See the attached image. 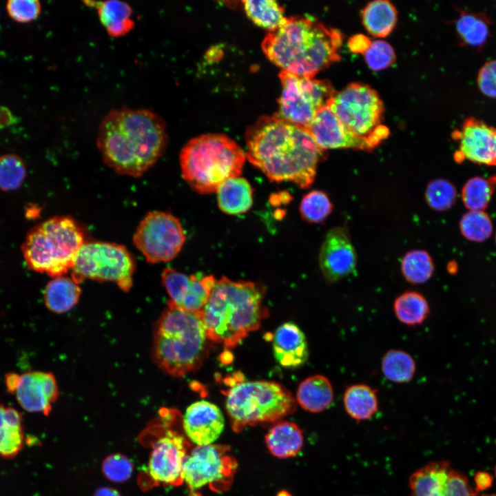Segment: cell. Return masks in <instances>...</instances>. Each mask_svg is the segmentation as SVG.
Instances as JSON below:
<instances>
[{
	"label": "cell",
	"mask_w": 496,
	"mask_h": 496,
	"mask_svg": "<svg viewBox=\"0 0 496 496\" xmlns=\"http://www.w3.org/2000/svg\"><path fill=\"white\" fill-rule=\"evenodd\" d=\"M249 161L271 182H291L306 189L314 182L324 151L308 130L276 116H262L245 135Z\"/></svg>",
	"instance_id": "1"
},
{
	"label": "cell",
	"mask_w": 496,
	"mask_h": 496,
	"mask_svg": "<svg viewBox=\"0 0 496 496\" xmlns=\"http://www.w3.org/2000/svg\"><path fill=\"white\" fill-rule=\"evenodd\" d=\"M168 137L165 121L147 109L123 107L110 111L101 121L96 138L105 163L116 172L138 177L163 155Z\"/></svg>",
	"instance_id": "2"
},
{
	"label": "cell",
	"mask_w": 496,
	"mask_h": 496,
	"mask_svg": "<svg viewBox=\"0 0 496 496\" xmlns=\"http://www.w3.org/2000/svg\"><path fill=\"white\" fill-rule=\"evenodd\" d=\"M342 34L309 17H291L262 43L266 56L281 70L313 78L340 60Z\"/></svg>",
	"instance_id": "3"
},
{
	"label": "cell",
	"mask_w": 496,
	"mask_h": 496,
	"mask_svg": "<svg viewBox=\"0 0 496 496\" xmlns=\"http://www.w3.org/2000/svg\"><path fill=\"white\" fill-rule=\"evenodd\" d=\"M265 293L260 282L234 281L225 276L216 280L202 310L209 340L232 349L258 329L269 316Z\"/></svg>",
	"instance_id": "4"
},
{
	"label": "cell",
	"mask_w": 496,
	"mask_h": 496,
	"mask_svg": "<svg viewBox=\"0 0 496 496\" xmlns=\"http://www.w3.org/2000/svg\"><path fill=\"white\" fill-rule=\"evenodd\" d=\"M211 342L202 311H187L169 302L155 326L153 358L166 373L182 377L201 366Z\"/></svg>",
	"instance_id": "5"
},
{
	"label": "cell",
	"mask_w": 496,
	"mask_h": 496,
	"mask_svg": "<svg viewBox=\"0 0 496 496\" xmlns=\"http://www.w3.org/2000/svg\"><path fill=\"white\" fill-rule=\"evenodd\" d=\"M246 155L232 139L221 134H207L189 140L179 161L183 179L196 192H216L225 180L242 173Z\"/></svg>",
	"instance_id": "6"
},
{
	"label": "cell",
	"mask_w": 496,
	"mask_h": 496,
	"mask_svg": "<svg viewBox=\"0 0 496 496\" xmlns=\"http://www.w3.org/2000/svg\"><path fill=\"white\" fill-rule=\"evenodd\" d=\"M84 243L83 232L72 218L54 216L29 231L22 251L30 269L56 278L72 269Z\"/></svg>",
	"instance_id": "7"
},
{
	"label": "cell",
	"mask_w": 496,
	"mask_h": 496,
	"mask_svg": "<svg viewBox=\"0 0 496 496\" xmlns=\"http://www.w3.org/2000/svg\"><path fill=\"white\" fill-rule=\"evenodd\" d=\"M225 395L226 409L236 432L247 425L277 422L296 407L291 393L273 381H238Z\"/></svg>",
	"instance_id": "8"
},
{
	"label": "cell",
	"mask_w": 496,
	"mask_h": 496,
	"mask_svg": "<svg viewBox=\"0 0 496 496\" xmlns=\"http://www.w3.org/2000/svg\"><path fill=\"white\" fill-rule=\"evenodd\" d=\"M328 105L353 134L367 143L371 151L389 136V128L382 123L383 103L368 85L350 83L335 92Z\"/></svg>",
	"instance_id": "9"
},
{
	"label": "cell",
	"mask_w": 496,
	"mask_h": 496,
	"mask_svg": "<svg viewBox=\"0 0 496 496\" xmlns=\"http://www.w3.org/2000/svg\"><path fill=\"white\" fill-rule=\"evenodd\" d=\"M72 278L115 282L127 291L132 286L135 261L123 245L106 242H85L74 262Z\"/></svg>",
	"instance_id": "10"
},
{
	"label": "cell",
	"mask_w": 496,
	"mask_h": 496,
	"mask_svg": "<svg viewBox=\"0 0 496 496\" xmlns=\"http://www.w3.org/2000/svg\"><path fill=\"white\" fill-rule=\"evenodd\" d=\"M279 78L282 91L277 115L306 129L317 112L336 92L327 80L300 76L283 70L280 71Z\"/></svg>",
	"instance_id": "11"
},
{
	"label": "cell",
	"mask_w": 496,
	"mask_h": 496,
	"mask_svg": "<svg viewBox=\"0 0 496 496\" xmlns=\"http://www.w3.org/2000/svg\"><path fill=\"white\" fill-rule=\"evenodd\" d=\"M185 238L176 217L167 212L152 211L140 222L133 242L148 262L157 263L173 260L180 251Z\"/></svg>",
	"instance_id": "12"
},
{
	"label": "cell",
	"mask_w": 496,
	"mask_h": 496,
	"mask_svg": "<svg viewBox=\"0 0 496 496\" xmlns=\"http://www.w3.org/2000/svg\"><path fill=\"white\" fill-rule=\"evenodd\" d=\"M236 469V462L226 446H197L183 462L182 479L192 490L207 485L221 490L230 485Z\"/></svg>",
	"instance_id": "13"
},
{
	"label": "cell",
	"mask_w": 496,
	"mask_h": 496,
	"mask_svg": "<svg viewBox=\"0 0 496 496\" xmlns=\"http://www.w3.org/2000/svg\"><path fill=\"white\" fill-rule=\"evenodd\" d=\"M409 496H475L467 477L446 461L431 462L409 477Z\"/></svg>",
	"instance_id": "14"
},
{
	"label": "cell",
	"mask_w": 496,
	"mask_h": 496,
	"mask_svg": "<svg viewBox=\"0 0 496 496\" xmlns=\"http://www.w3.org/2000/svg\"><path fill=\"white\" fill-rule=\"evenodd\" d=\"M6 384L20 406L30 413L48 415L59 394L55 378L48 372L11 373L6 375Z\"/></svg>",
	"instance_id": "15"
},
{
	"label": "cell",
	"mask_w": 496,
	"mask_h": 496,
	"mask_svg": "<svg viewBox=\"0 0 496 496\" xmlns=\"http://www.w3.org/2000/svg\"><path fill=\"white\" fill-rule=\"evenodd\" d=\"M459 141V149L454 160L462 163L468 160L477 165L496 166V127L475 117H467L460 130L452 133Z\"/></svg>",
	"instance_id": "16"
},
{
	"label": "cell",
	"mask_w": 496,
	"mask_h": 496,
	"mask_svg": "<svg viewBox=\"0 0 496 496\" xmlns=\"http://www.w3.org/2000/svg\"><path fill=\"white\" fill-rule=\"evenodd\" d=\"M319 266L325 280L333 284L352 274L357 253L346 227H335L327 234L319 252Z\"/></svg>",
	"instance_id": "17"
},
{
	"label": "cell",
	"mask_w": 496,
	"mask_h": 496,
	"mask_svg": "<svg viewBox=\"0 0 496 496\" xmlns=\"http://www.w3.org/2000/svg\"><path fill=\"white\" fill-rule=\"evenodd\" d=\"M211 275H187L166 268L161 282L170 297L169 302L190 311H202L216 282Z\"/></svg>",
	"instance_id": "18"
},
{
	"label": "cell",
	"mask_w": 496,
	"mask_h": 496,
	"mask_svg": "<svg viewBox=\"0 0 496 496\" xmlns=\"http://www.w3.org/2000/svg\"><path fill=\"white\" fill-rule=\"evenodd\" d=\"M187 448V442L182 435L168 431L155 443L151 452L149 471L152 477L165 484L180 485Z\"/></svg>",
	"instance_id": "19"
},
{
	"label": "cell",
	"mask_w": 496,
	"mask_h": 496,
	"mask_svg": "<svg viewBox=\"0 0 496 496\" xmlns=\"http://www.w3.org/2000/svg\"><path fill=\"white\" fill-rule=\"evenodd\" d=\"M307 130L318 146L324 151L355 149L371 152L367 143L345 127L328 103L317 112Z\"/></svg>",
	"instance_id": "20"
},
{
	"label": "cell",
	"mask_w": 496,
	"mask_h": 496,
	"mask_svg": "<svg viewBox=\"0 0 496 496\" xmlns=\"http://www.w3.org/2000/svg\"><path fill=\"white\" fill-rule=\"evenodd\" d=\"M184 431L197 446L212 444L222 433L225 420L220 409L206 400L189 405L183 415Z\"/></svg>",
	"instance_id": "21"
},
{
	"label": "cell",
	"mask_w": 496,
	"mask_h": 496,
	"mask_svg": "<svg viewBox=\"0 0 496 496\" xmlns=\"http://www.w3.org/2000/svg\"><path fill=\"white\" fill-rule=\"evenodd\" d=\"M273 350L276 361L289 369L302 366L309 357L306 337L293 322H285L277 328L273 336Z\"/></svg>",
	"instance_id": "22"
},
{
	"label": "cell",
	"mask_w": 496,
	"mask_h": 496,
	"mask_svg": "<svg viewBox=\"0 0 496 496\" xmlns=\"http://www.w3.org/2000/svg\"><path fill=\"white\" fill-rule=\"evenodd\" d=\"M455 21L457 37L463 45L480 50L490 37L491 18L484 12L459 10Z\"/></svg>",
	"instance_id": "23"
},
{
	"label": "cell",
	"mask_w": 496,
	"mask_h": 496,
	"mask_svg": "<svg viewBox=\"0 0 496 496\" xmlns=\"http://www.w3.org/2000/svg\"><path fill=\"white\" fill-rule=\"evenodd\" d=\"M334 391L329 380L322 375L307 378L298 386L296 400L300 406L311 413H320L332 404Z\"/></svg>",
	"instance_id": "24"
},
{
	"label": "cell",
	"mask_w": 496,
	"mask_h": 496,
	"mask_svg": "<svg viewBox=\"0 0 496 496\" xmlns=\"http://www.w3.org/2000/svg\"><path fill=\"white\" fill-rule=\"evenodd\" d=\"M84 3L97 10L100 21L112 37L124 36L134 27L131 17L132 9L126 2L116 0Z\"/></svg>",
	"instance_id": "25"
},
{
	"label": "cell",
	"mask_w": 496,
	"mask_h": 496,
	"mask_svg": "<svg viewBox=\"0 0 496 496\" xmlns=\"http://www.w3.org/2000/svg\"><path fill=\"white\" fill-rule=\"evenodd\" d=\"M265 443L273 456L278 458L292 457L297 455L303 447V433L295 423L280 422L266 434Z\"/></svg>",
	"instance_id": "26"
},
{
	"label": "cell",
	"mask_w": 496,
	"mask_h": 496,
	"mask_svg": "<svg viewBox=\"0 0 496 496\" xmlns=\"http://www.w3.org/2000/svg\"><path fill=\"white\" fill-rule=\"evenodd\" d=\"M253 192L251 185L245 178L240 176L229 178L216 192L218 205L227 214L245 213L253 205Z\"/></svg>",
	"instance_id": "27"
},
{
	"label": "cell",
	"mask_w": 496,
	"mask_h": 496,
	"mask_svg": "<svg viewBox=\"0 0 496 496\" xmlns=\"http://www.w3.org/2000/svg\"><path fill=\"white\" fill-rule=\"evenodd\" d=\"M25 434L21 413L0 404V456L11 459L22 450Z\"/></svg>",
	"instance_id": "28"
},
{
	"label": "cell",
	"mask_w": 496,
	"mask_h": 496,
	"mask_svg": "<svg viewBox=\"0 0 496 496\" xmlns=\"http://www.w3.org/2000/svg\"><path fill=\"white\" fill-rule=\"evenodd\" d=\"M343 405L352 419L369 420L378 410L377 390L365 384H352L344 393Z\"/></svg>",
	"instance_id": "29"
},
{
	"label": "cell",
	"mask_w": 496,
	"mask_h": 496,
	"mask_svg": "<svg viewBox=\"0 0 496 496\" xmlns=\"http://www.w3.org/2000/svg\"><path fill=\"white\" fill-rule=\"evenodd\" d=\"M362 21L367 32L375 37L388 36L395 28L397 12L387 0L372 1L361 12Z\"/></svg>",
	"instance_id": "30"
},
{
	"label": "cell",
	"mask_w": 496,
	"mask_h": 496,
	"mask_svg": "<svg viewBox=\"0 0 496 496\" xmlns=\"http://www.w3.org/2000/svg\"><path fill=\"white\" fill-rule=\"evenodd\" d=\"M81 289L72 278H54L45 287L43 299L48 309L56 313L70 310L79 301Z\"/></svg>",
	"instance_id": "31"
},
{
	"label": "cell",
	"mask_w": 496,
	"mask_h": 496,
	"mask_svg": "<svg viewBox=\"0 0 496 496\" xmlns=\"http://www.w3.org/2000/svg\"><path fill=\"white\" fill-rule=\"evenodd\" d=\"M397 319L409 327L422 324L430 313L426 298L416 291H406L398 296L393 302Z\"/></svg>",
	"instance_id": "32"
},
{
	"label": "cell",
	"mask_w": 496,
	"mask_h": 496,
	"mask_svg": "<svg viewBox=\"0 0 496 496\" xmlns=\"http://www.w3.org/2000/svg\"><path fill=\"white\" fill-rule=\"evenodd\" d=\"M381 369L389 381L407 383L415 375L416 364L409 353L400 349H390L382 357Z\"/></svg>",
	"instance_id": "33"
},
{
	"label": "cell",
	"mask_w": 496,
	"mask_h": 496,
	"mask_svg": "<svg viewBox=\"0 0 496 496\" xmlns=\"http://www.w3.org/2000/svg\"><path fill=\"white\" fill-rule=\"evenodd\" d=\"M496 189V175L488 178L474 176L462 189V200L469 210L484 211Z\"/></svg>",
	"instance_id": "34"
},
{
	"label": "cell",
	"mask_w": 496,
	"mask_h": 496,
	"mask_svg": "<svg viewBox=\"0 0 496 496\" xmlns=\"http://www.w3.org/2000/svg\"><path fill=\"white\" fill-rule=\"evenodd\" d=\"M400 267L404 278L413 285L426 282L431 278L435 271L433 258L423 249H413L405 254Z\"/></svg>",
	"instance_id": "35"
},
{
	"label": "cell",
	"mask_w": 496,
	"mask_h": 496,
	"mask_svg": "<svg viewBox=\"0 0 496 496\" xmlns=\"http://www.w3.org/2000/svg\"><path fill=\"white\" fill-rule=\"evenodd\" d=\"M247 16L258 26L273 31L286 21L284 9L272 0L242 1Z\"/></svg>",
	"instance_id": "36"
},
{
	"label": "cell",
	"mask_w": 496,
	"mask_h": 496,
	"mask_svg": "<svg viewBox=\"0 0 496 496\" xmlns=\"http://www.w3.org/2000/svg\"><path fill=\"white\" fill-rule=\"evenodd\" d=\"M333 209L327 194L321 190H312L302 198L299 209L302 219L311 223H321L331 214Z\"/></svg>",
	"instance_id": "37"
},
{
	"label": "cell",
	"mask_w": 496,
	"mask_h": 496,
	"mask_svg": "<svg viewBox=\"0 0 496 496\" xmlns=\"http://www.w3.org/2000/svg\"><path fill=\"white\" fill-rule=\"evenodd\" d=\"M459 229L466 239L476 242L486 240L493 232V223L484 211L469 210L462 216Z\"/></svg>",
	"instance_id": "38"
},
{
	"label": "cell",
	"mask_w": 496,
	"mask_h": 496,
	"mask_svg": "<svg viewBox=\"0 0 496 496\" xmlns=\"http://www.w3.org/2000/svg\"><path fill=\"white\" fill-rule=\"evenodd\" d=\"M457 189L450 180L436 178L431 180L425 190V200L433 210L444 211L451 209L457 199Z\"/></svg>",
	"instance_id": "39"
},
{
	"label": "cell",
	"mask_w": 496,
	"mask_h": 496,
	"mask_svg": "<svg viewBox=\"0 0 496 496\" xmlns=\"http://www.w3.org/2000/svg\"><path fill=\"white\" fill-rule=\"evenodd\" d=\"M26 177L22 158L14 154L0 156V189L9 192L19 188Z\"/></svg>",
	"instance_id": "40"
},
{
	"label": "cell",
	"mask_w": 496,
	"mask_h": 496,
	"mask_svg": "<svg viewBox=\"0 0 496 496\" xmlns=\"http://www.w3.org/2000/svg\"><path fill=\"white\" fill-rule=\"evenodd\" d=\"M364 56L369 68L375 72L387 68L395 61L393 48L389 43L382 40L371 42Z\"/></svg>",
	"instance_id": "41"
},
{
	"label": "cell",
	"mask_w": 496,
	"mask_h": 496,
	"mask_svg": "<svg viewBox=\"0 0 496 496\" xmlns=\"http://www.w3.org/2000/svg\"><path fill=\"white\" fill-rule=\"evenodd\" d=\"M104 475L110 481L123 482L130 478L133 464L126 456L117 453L105 459L102 464Z\"/></svg>",
	"instance_id": "42"
},
{
	"label": "cell",
	"mask_w": 496,
	"mask_h": 496,
	"mask_svg": "<svg viewBox=\"0 0 496 496\" xmlns=\"http://www.w3.org/2000/svg\"><path fill=\"white\" fill-rule=\"evenodd\" d=\"M6 10L15 21L28 23L39 17L41 6L37 0H10L6 3Z\"/></svg>",
	"instance_id": "43"
},
{
	"label": "cell",
	"mask_w": 496,
	"mask_h": 496,
	"mask_svg": "<svg viewBox=\"0 0 496 496\" xmlns=\"http://www.w3.org/2000/svg\"><path fill=\"white\" fill-rule=\"evenodd\" d=\"M477 85L483 95L496 99V59L482 65L477 74Z\"/></svg>",
	"instance_id": "44"
},
{
	"label": "cell",
	"mask_w": 496,
	"mask_h": 496,
	"mask_svg": "<svg viewBox=\"0 0 496 496\" xmlns=\"http://www.w3.org/2000/svg\"><path fill=\"white\" fill-rule=\"evenodd\" d=\"M371 43L368 37L361 34L351 37L348 42L351 51L363 54L369 48Z\"/></svg>",
	"instance_id": "45"
},
{
	"label": "cell",
	"mask_w": 496,
	"mask_h": 496,
	"mask_svg": "<svg viewBox=\"0 0 496 496\" xmlns=\"http://www.w3.org/2000/svg\"><path fill=\"white\" fill-rule=\"evenodd\" d=\"M493 477L486 472L479 471L475 475V491L484 490L488 488L493 483Z\"/></svg>",
	"instance_id": "46"
},
{
	"label": "cell",
	"mask_w": 496,
	"mask_h": 496,
	"mask_svg": "<svg viewBox=\"0 0 496 496\" xmlns=\"http://www.w3.org/2000/svg\"><path fill=\"white\" fill-rule=\"evenodd\" d=\"M16 122V118L11 110L5 106H0V129L10 126Z\"/></svg>",
	"instance_id": "47"
},
{
	"label": "cell",
	"mask_w": 496,
	"mask_h": 496,
	"mask_svg": "<svg viewBox=\"0 0 496 496\" xmlns=\"http://www.w3.org/2000/svg\"><path fill=\"white\" fill-rule=\"evenodd\" d=\"M94 496H121V495L119 494V493L116 490H115L112 488L103 486V487L98 488L95 491Z\"/></svg>",
	"instance_id": "48"
},
{
	"label": "cell",
	"mask_w": 496,
	"mask_h": 496,
	"mask_svg": "<svg viewBox=\"0 0 496 496\" xmlns=\"http://www.w3.org/2000/svg\"><path fill=\"white\" fill-rule=\"evenodd\" d=\"M278 496H291L287 492H280Z\"/></svg>",
	"instance_id": "49"
},
{
	"label": "cell",
	"mask_w": 496,
	"mask_h": 496,
	"mask_svg": "<svg viewBox=\"0 0 496 496\" xmlns=\"http://www.w3.org/2000/svg\"><path fill=\"white\" fill-rule=\"evenodd\" d=\"M482 496H496V493L494 494H488V495H484Z\"/></svg>",
	"instance_id": "50"
},
{
	"label": "cell",
	"mask_w": 496,
	"mask_h": 496,
	"mask_svg": "<svg viewBox=\"0 0 496 496\" xmlns=\"http://www.w3.org/2000/svg\"><path fill=\"white\" fill-rule=\"evenodd\" d=\"M495 242H496V235H495Z\"/></svg>",
	"instance_id": "51"
},
{
	"label": "cell",
	"mask_w": 496,
	"mask_h": 496,
	"mask_svg": "<svg viewBox=\"0 0 496 496\" xmlns=\"http://www.w3.org/2000/svg\"><path fill=\"white\" fill-rule=\"evenodd\" d=\"M495 474H496V469H495Z\"/></svg>",
	"instance_id": "52"
}]
</instances>
